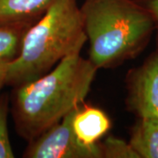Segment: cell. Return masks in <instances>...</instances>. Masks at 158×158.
<instances>
[{
  "mask_svg": "<svg viewBox=\"0 0 158 158\" xmlns=\"http://www.w3.org/2000/svg\"><path fill=\"white\" fill-rule=\"evenodd\" d=\"M10 113V95L0 93V158H13L11 140L8 131V115Z\"/></svg>",
  "mask_w": 158,
  "mask_h": 158,
  "instance_id": "10",
  "label": "cell"
},
{
  "mask_svg": "<svg viewBox=\"0 0 158 158\" xmlns=\"http://www.w3.org/2000/svg\"><path fill=\"white\" fill-rule=\"evenodd\" d=\"M127 111L137 118H158V50L126 77Z\"/></svg>",
  "mask_w": 158,
  "mask_h": 158,
  "instance_id": "5",
  "label": "cell"
},
{
  "mask_svg": "<svg viewBox=\"0 0 158 158\" xmlns=\"http://www.w3.org/2000/svg\"><path fill=\"white\" fill-rule=\"evenodd\" d=\"M56 0H0V25H33Z\"/></svg>",
  "mask_w": 158,
  "mask_h": 158,
  "instance_id": "7",
  "label": "cell"
},
{
  "mask_svg": "<svg viewBox=\"0 0 158 158\" xmlns=\"http://www.w3.org/2000/svg\"><path fill=\"white\" fill-rule=\"evenodd\" d=\"M102 158H139L128 141L110 135L100 141Z\"/></svg>",
  "mask_w": 158,
  "mask_h": 158,
  "instance_id": "11",
  "label": "cell"
},
{
  "mask_svg": "<svg viewBox=\"0 0 158 158\" xmlns=\"http://www.w3.org/2000/svg\"><path fill=\"white\" fill-rule=\"evenodd\" d=\"M72 127L81 143L94 146L112 128V120L104 110L84 102L74 112Z\"/></svg>",
  "mask_w": 158,
  "mask_h": 158,
  "instance_id": "6",
  "label": "cell"
},
{
  "mask_svg": "<svg viewBox=\"0 0 158 158\" xmlns=\"http://www.w3.org/2000/svg\"><path fill=\"white\" fill-rule=\"evenodd\" d=\"M89 42V60L98 69L118 67L139 56L156 24L138 0H84L80 6Z\"/></svg>",
  "mask_w": 158,
  "mask_h": 158,
  "instance_id": "2",
  "label": "cell"
},
{
  "mask_svg": "<svg viewBox=\"0 0 158 158\" xmlns=\"http://www.w3.org/2000/svg\"><path fill=\"white\" fill-rule=\"evenodd\" d=\"M31 24L0 25V93L6 86L7 69L19 56L23 38Z\"/></svg>",
  "mask_w": 158,
  "mask_h": 158,
  "instance_id": "8",
  "label": "cell"
},
{
  "mask_svg": "<svg viewBox=\"0 0 158 158\" xmlns=\"http://www.w3.org/2000/svg\"><path fill=\"white\" fill-rule=\"evenodd\" d=\"M78 0H56L23 38L20 52L7 69L6 86L40 78L87 42Z\"/></svg>",
  "mask_w": 158,
  "mask_h": 158,
  "instance_id": "3",
  "label": "cell"
},
{
  "mask_svg": "<svg viewBox=\"0 0 158 158\" xmlns=\"http://www.w3.org/2000/svg\"><path fill=\"white\" fill-rule=\"evenodd\" d=\"M138 1L145 8H147L148 11L151 13L156 24V29H157L158 31V0H138Z\"/></svg>",
  "mask_w": 158,
  "mask_h": 158,
  "instance_id": "12",
  "label": "cell"
},
{
  "mask_svg": "<svg viewBox=\"0 0 158 158\" xmlns=\"http://www.w3.org/2000/svg\"><path fill=\"white\" fill-rule=\"evenodd\" d=\"M75 110L34 140L27 142L23 157L102 158L100 141L94 146H87L77 138L72 127Z\"/></svg>",
  "mask_w": 158,
  "mask_h": 158,
  "instance_id": "4",
  "label": "cell"
},
{
  "mask_svg": "<svg viewBox=\"0 0 158 158\" xmlns=\"http://www.w3.org/2000/svg\"><path fill=\"white\" fill-rule=\"evenodd\" d=\"M98 69L77 52L40 78L12 87L10 111L14 128L33 141L85 102Z\"/></svg>",
  "mask_w": 158,
  "mask_h": 158,
  "instance_id": "1",
  "label": "cell"
},
{
  "mask_svg": "<svg viewBox=\"0 0 158 158\" xmlns=\"http://www.w3.org/2000/svg\"><path fill=\"white\" fill-rule=\"evenodd\" d=\"M128 142L139 158H158V118H138Z\"/></svg>",
  "mask_w": 158,
  "mask_h": 158,
  "instance_id": "9",
  "label": "cell"
}]
</instances>
